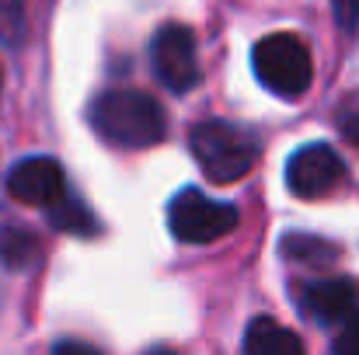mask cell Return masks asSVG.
<instances>
[{
    "mask_svg": "<svg viewBox=\"0 0 359 355\" xmlns=\"http://www.w3.org/2000/svg\"><path fill=\"white\" fill-rule=\"evenodd\" d=\"M91 125L95 132L122 150H147L164 139L168 118L164 109L136 88H112L102 91L91 105Z\"/></svg>",
    "mask_w": 359,
    "mask_h": 355,
    "instance_id": "6da1fadb",
    "label": "cell"
},
{
    "mask_svg": "<svg viewBox=\"0 0 359 355\" xmlns=\"http://www.w3.org/2000/svg\"><path fill=\"white\" fill-rule=\"evenodd\" d=\"M189 146H192V157L199 160L203 174L213 185L241 181L258 160V139L248 129L224 122V118H206V122L192 125Z\"/></svg>",
    "mask_w": 359,
    "mask_h": 355,
    "instance_id": "7a4b0ae2",
    "label": "cell"
},
{
    "mask_svg": "<svg viewBox=\"0 0 359 355\" xmlns=\"http://www.w3.org/2000/svg\"><path fill=\"white\" fill-rule=\"evenodd\" d=\"M251 67L262 88L272 91L276 98H300L314 81L311 49L293 32H272L258 39V46L251 49Z\"/></svg>",
    "mask_w": 359,
    "mask_h": 355,
    "instance_id": "3957f363",
    "label": "cell"
},
{
    "mask_svg": "<svg viewBox=\"0 0 359 355\" xmlns=\"http://www.w3.org/2000/svg\"><path fill=\"white\" fill-rule=\"evenodd\" d=\"M168 227L182 244H210L238 227V209L199 188H182L168 206Z\"/></svg>",
    "mask_w": 359,
    "mask_h": 355,
    "instance_id": "277c9868",
    "label": "cell"
},
{
    "mask_svg": "<svg viewBox=\"0 0 359 355\" xmlns=\"http://www.w3.org/2000/svg\"><path fill=\"white\" fill-rule=\"evenodd\" d=\"M150 67L157 74V81L175 91V95H189L203 70H199V53H196V35L185 25H161L150 39Z\"/></svg>",
    "mask_w": 359,
    "mask_h": 355,
    "instance_id": "5b68a950",
    "label": "cell"
},
{
    "mask_svg": "<svg viewBox=\"0 0 359 355\" xmlns=\"http://www.w3.org/2000/svg\"><path fill=\"white\" fill-rule=\"evenodd\" d=\"M346 181V164L328 143L300 146L286 164V185L297 199H321Z\"/></svg>",
    "mask_w": 359,
    "mask_h": 355,
    "instance_id": "8992f818",
    "label": "cell"
},
{
    "mask_svg": "<svg viewBox=\"0 0 359 355\" xmlns=\"http://www.w3.org/2000/svg\"><path fill=\"white\" fill-rule=\"evenodd\" d=\"M7 192L25 206H60L67 199V174L53 157H25L7 174Z\"/></svg>",
    "mask_w": 359,
    "mask_h": 355,
    "instance_id": "52a82bcc",
    "label": "cell"
},
{
    "mask_svg": "<svg viewBox=\"0 0 359 355\" xmlns=\"http://www.w3.org/2000/svg\"><path fill=\"white\" fill-rule=\"evenodd\" d=\"M304 310L321 324H346L359 310V286L346 275L318 279L304 289Z\"/></svg>",
    "mask_w": 359,
    "mask_h": 355,
    "instance_id": "ba28073f",
    "label": "cell"
},
{
    "mask_svg": "<svg viewBox=\"0 0 359 355\" xmlns=\"http://www.w3.org/2000/svg\"><path fill=\"white\" fill-rule=\"evenodd\" d=\"M244 355H304V342L272 317H255L244 331Z\"/></svg>",
    "mask_w": 359,
    "mask_h": 355,
    "instance_id": "9c48e42d",
    "label": "cell"
},
{
    "mask_svg": "<svg viewBox=\"0 0 359 355\" xmlns=\"http://www.w3.org/2000/svg\"><path fill=\"white\" fill-rule=\"evenodd\" d=\"M283 258L300 261V265H314V268H321V265H332V261L339 258V251H335L328 240H321V237L286 234V237H283Z\"/></svg>",
    "mask_w": 359,
    "mask_h": 355,
    "instance_id": "30bf717a",
    "label": "cell"
},
{
    "mask_svg": "<svg viewBox=\"0 0 359 355\" xmlns=\"http://www.w3.org/2000/svg\"><path fill=\"white\" fill-rule=\"evenodd\" d=\"M39 258V237L21 227H4L0 230V261L7 268H28Z\"/></svg>",
    "mask_w": 359,
    "mask_h": 355,
    "instance_id": "8fae6325",
    "label": "cell"
},
{
    "mask_svg": "<svg viewBox=\"0 0 359 355\" xmlns=\"http://www.w3.org/2000/svg\"><path fill=\"white\" fill-rule=\"evenodd\" d=\"M49 223H53L56 230H63V234H77V237H88L98 230V227H95V216H91L77 199H63L60 206H53V209H49Z\"/></svg>",
    "mask_w": 359,
    "mask_h": 355,
    "instance_id": "7c38bea8",
    "label": "cell"
},
{
    "mask_svg": "<svg viewBox=\"0 0 359 355\" xmlns=\"http://www.w3.org/2000/svg\"><path fill=\"white\" fill-rule=\"evenodd\" d=\"M25 32V0H0V42L18 46Z\"/></svg>",
    "mask_w": 359,
    "mask_h": 355,
    "instance_id": "4fadbf2b",
    "label": "cell"
},
{
    "mask_svg": "<svg viewBox=\"0 0 359 355\" xmlns=\"http://www.w3.org/2000/svg\"><path fill=\"white\" fill-rule=\"evenodd\" d=\"M335 355H359V310L342 324L335 338Z\"/></svg>",
    "mask_w": 359,
    "mask_h": 355,
    "instance_id": "5bb4252c",
    "label": "cell"
},
{
    "mask_svg": "<svg viewBox=\"0 0 359 355\" xmlns=\"http://www.w3.org/2000/svg\"><path fill=\"white\" fill-rule=\"evenodd\" d=\"M332 7H335V21L346 32H353L359 21V0H332Z\"/></svg>",
    "mask_w": 359,
    "mask_h": 355,
    "instance_id": "9a60e30c",
    "label": "cell"
},
{
    "mask_svg": "<svg viewBox=\"0 0 359 355\" xmlns=\"http://www.w3.org/2000/svg\"><path fill=\"white\" fill-rule=\"evenodd\" d=\"M53 355H102L95 345H88V342H77V338H63V342H56L53 345Z\"/></svg>",
    "mask_w": 359,
    "mask_h": 355,
    "instance_id": "2e32d148",
    "label": "cell"
},
{
    "mask_svg": "<svg viewBox=\"0 0 359 355\" xmlns=\"http://www.w3.org/2000/svg\"><path fill=\"white\" fill-rule=\"evenodd\" d=\"M342 132H346V139L359 143V109L349 112V116H342Z\"/></svg>",
    "mask_w": 359,
    "mask_h": 355,
    "instance_id": "e0dca14e",
    "label": "cell"
},
{
    "mask_svg": "<svg viewBox=\"0 0 359 355\" xmlns=\"http://www.w3.org/2000/svg\"><path fill=\"white\" fill-rule=\"evenodd\" d=\"M147 355H178V352H175V349H150Z\"/></svg>",
    "mask_w": 359,
    "mask_h": 355,
    "instance_id": "ac0fdd59",
    "label": "cell"
}]
</instances>
